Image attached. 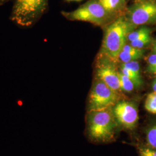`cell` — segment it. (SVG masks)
<instances>
[{"instance_id":"cell-17","label":"cell","mask_w":156,"mask_h":156,"mask_svg":"<svg viewBox=\"0 0 156 156\" xmlns=\"http://www.w3.org/2000/svg\"><path fill=\"white\" fill-rule=\"evenodd\" d=\"M146 69L149 73L156 75V54L152 53L146 59Z\"/></svg>"},{"instance_id":"cell-13","label":"cell","mask_w":156,"mask_h":156,"mask_svg":"<svg viewBox=\"0 0 156 156\" xmlns=\"http://www.w3.org/2000/svg\"><path fill=\"white\" fill-rule=\"evenodd\" d=\"M120 72L122 73L126 76L129 78L134 82L136 87H139L143 83L142 76H138L132 71L126 67H123L122 65L120 66Z\"/></svg>"},{"instance_id":"cell-15","label":"cell","mask_w":156,"mask_h":156,"mask_svg":"<svg viewBox=\"0 0 156 156\" xmlns=\"http://www.w3.org/2000/svg\"><path fill=\"white\" fill-rule=\"evenodd\" d=\"M146 138L149 147L156 149V124L147 130Z\"/></svg>"},{"instance_id":"cell-21","label":"cell","mask_w":156,"mask_h":156,"mask_svg":"<svg viewBox=\"0 0 156 156\" xmlns=\"http://www.w3.org/2000/svg\"><path fill=\"white\" fill-rule=\"evenodd\" d=\"M152 89L153 90V91L156 92V80L155 79L152 83Z\"/></svg>"},{"instance_id":"cell-16","label":"cell","mask_w":156,"mask_h":156,"mask_svg":"<svg viewBox=\"0 0 156 156\" xmlns=\"http://www.w3.org/2000/svg\"><path fill=\"white\" fill-rule=\"evenodd\" d=\"M151 35H149L143 37L138 39H135L130 42H128V44L135 48L142 49L151 43Z\"/></svg>"},{"instance_id":"cell-7","label":"cell","mask_w":156,"mask_h":156,"mask_svg":"<svg viewBox=\"0 0 156 156\" xmlns=\"http://www.w3.org/2000/svg\"><path fill=\"white\" fill-rule=\"evenodd\" d=\"M117 63L100 52L95 63V78L100 79L113 90L120 93L122 91Z\"/></svg>"},{"instance_id":"cell-3","label":"cell","mask_w":156,"mask_h":156,"mask_svg":"<svg viewBox=\"0 0 156 156\" xmlns=\"http://www.w3.org/2000/svg\"><path fill=\"white\" fill-rule=\"evenodd\" d=\"M49 0H14L10 20L21 28H31L46 13Z\"/></svg>"},{"instance_id":"cell-5","label":"cell","mask_w":156,"mask_h":156,"mask_svg":"<svg viewBox=\"0 0 156 156\" xmlns=\"http://www.w3.org/2000/svg\"><path fill=\"white\" fill-rule=\"evenodd\" d=\"M132 31L140 26L156 23V1L135 0L125 13Z\"/></svg>"},{"instance_id":"cell-14","label":"cell","mask_w":156,"mask_h":156,"mask_svg":"<svg viewBox=\"0 0 156 156\" xmlns=\"http://www.w3.org/2000/svg\"><path fill=\"white\" fill-rule=\"evenodd\" d=\"M145 108L147 111L156 115V92L153 91L147 95L145 101Z\"/></svg>"},{"instance_id":"cell-2","label":"cell","mask_w":156,"mask_h":156,"mask_svg":"<svg viewBox=\"0 0 156 156\" xmlns=\"http://www.w3.org/2000/svg\"><path fill=\"white\" fill-rule=\"evenodd\" d=\"M131 31L125 15L118 17L104 27L101 53L117 62V57L127 43V35Z\"/></svg>"},{"instance_id":"cell-10","label":"cell","mask_w":156,"mask_h":156,"mask_svg":"<svg viewBox=\"0 0 156 156\" xmlns=\"http://www.w3.org/2000/svg\"><path fill=\"white\" fill-rule=\"evenodd\" d=\"M145 53L144 49H137L127 43L123 47L117 59V62L126 63L128 62L137 61L140 59Z\"/></svg>"},{"instance_id":"cell-1","label":"cell","mask_w":156,"mask_h":156,"mask_svg":"<svg viewBox=\"0 0 156 156\" xmlns=\"http://www.w3.org/2000/svg\"><path fill=\"white\" fill-rule=\"evenodd\" d=\"M86 121L87 133L92 140L106 142L114 138L118 123L112 107L88 111Z\"/></svg>"},{"instance_id":"cell-8","label":"cell","mask_w":156,"mask_h":156,"mask_svg":"<svg viewBox=\"0 0 156 156\" xmlns=\"http://www.w3.org/2000/svg\"><path fill=\"white\" fill-rule=\"evenodd\" d=\"M114 116L118 124L123 128L133 129L139 120L136 104L132 101L120 100L112 107Z\"/></svg>"},{"instance_id":"cell-23","label":"cell","mask_w":156,"mask_h":156,"mask_svg":"<svg viewBox=\"0 0 156 156\" xmlns=\"http://www.w3.org/2000/svg\"><path fill=\"white\" fill-rule=\"evenodd\" d=\"M65 1L69 2H80V1H82L83 0H65Z\"/></svg>"},{"instance_id":"cell-18","label":"cell","mask_w":156,"mask_h":156,"mask_svg":"<svg viewBox=\"0 0 156 156\" xmlns=\"http://www.w3.org/2000/svg\"><path fill=\"white\" fill-rule=\"evenodd\" d=\"M121 65L123 67H126L132 71L133 73H135L138 76H141L140 74V64L137 61H133V62H128L126 63H122Z\"/></svg>"},{"instance_id":"cell-4","label":"cell","mask_w":156,"mask_h":156,"mask_svg":"<svg viewBox=\"0 0 156 156\" xmlns=\"http://www.w3.org/2000/svg\"><path fill=\"white\" fill-rule=\"evenodd\" d=\"M61 14L70 21L86 22L104 27L116 19L106 11L98 0H89L75 10L62 11Z\"/></svg>"},{"instance_id":"cell-6","label":"cell","mask_w":156,"mask_h":156,"mask_svg":"<svg viewBox=\"0 0 156 156\" xmlns=\"http://www.w3.org/2000/svg\"><path fill=\"white\" fill-rule=\"evenodd\" d=\"M120 100V93L95 78L89 95L88 111L113 107Z\"/></svg>"},{"instance_id":"cell-20","label":"cell","mask_w":156,"mask_h":156,"mask_svg":"<svg viewBox=\"0 0 156 156\" xmlns=\"http://www.w3.org/2000/svg\"><path fill=\"white\" fill-rule=\"evenodd\" d=\"M151 51H152V53L153 54H156V39L154 41V42L153 43L152 45V48H151Z\"/></svg>"},{"instance_id":"cell-9","label":"cell","mask_w":156,"mask_h":156,"mask_svg":"<svg viewBox=\"0 0 156 156\" xmlns=\"http://www.w3.org/2000/svg\"><path fill=\"white\" fill-rule=\"evenodd\" d=\"M102 6L112 15L117 18L124 15L127 9V0H98Z\"/></svg>"},{"instance_id":"cell-25","label":"cell","mask_w":156,"mask_h":156,"mask_svg":"<svg viewBox=\"0 0 156 156\" xmlns=\"http://www.w3.org/2000/svg\"><path fill=\"white\" fill-rule=\"evenodd\" d=\"M155 80H156V78H155Z\"/></svg>"},{"instance_id":"cell-22","label":"cell","mask_w":156,"mask_h":156,"mask_svg":"<svg viewBox=\"0 0 156 156\" xmlns=\"http://www.w3.org/2000/svg\"><path fill=\"white\" fill-rule=\"evenodd\" d=\"M10 1L11 0H0V6L4 5Z\"/></svg>"},{"instance_id":"cell-26","label":"cell","mask_w":156,"mask_h":156,"mask_svg":"<svg viewBox=\"0 0 156 156\" xmlns=\"http://www.w3.org/2000/svg\"><path fill=\"white\" fill-rule=\"evenodd\" d=\"M127 1H128V0H127Z\"/></svg>"},{"instance_id":"cell-24","label":"cell","mask_w":156,"mask_h":156,"mask_svg":"<svg viewBox=\"0 0 156 156\" xmlns=\"http://www.w3.org/2000/svg\"><path fill=\"white\" fill-rule=\"evenodd\" d=\"M141 1H156V0H141Z\"/></svg>"},{"instance_id":"cell-19","label":"cell","mask_w":156,"mask_h":156,"mask_svg":"<svg viewBox=\"0 0 156 156\" xmlns=\"http://www.w3.org/2000/svg\"><path fill=\"white\" fill-rule=\"evenodd\" d=\"M140 156H156V149L151 147H138Z\"/></svg>"},{"instance_id":"cell-11","label":"cell","mask_w":156,"mask_h":156,"mask_svg":"<svg viewBox=\"0 0 156 156\" xmlns=\"http://www.w3.org/2000/svg\"><path fill=\"white\" fill-rule=\"evenodd\" d=\"M149 35H151V29L147 27L142 26L137 29H134L133 31H130L127 35V43Z\"/></svg>"},{"instance_id":"cell-12","label":"cell","mask_w":156,"mask_h":156,"mask_svg":"<svg viewBox=\"0 0 156 156\" xmlns=\"http://www.w3.org/2000/svg\"><path fill=\"white\" fill-rule=\"evenodd\" d=\"M119 75L121 91L126 93H131L136 87L134 82L129 78L120 71Z\"/></svg>"}]
</instances>
